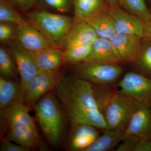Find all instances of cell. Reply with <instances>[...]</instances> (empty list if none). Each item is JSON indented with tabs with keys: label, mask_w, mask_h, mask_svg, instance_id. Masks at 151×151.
Wrapping results in <instances>:
<instances>
[{
	"label": "cell",
	"mask_w": 151,
	"mask_h": 151,
	"mask_svg": "<svg viewBox=\"0 0 151 151\" xmlns=\"http://www.w3.org/2000/svg\"><path fill=\"white\" fill-rule=\"evenodd\" d=\"M55 89L72 125L86 124L104 131L108 129L92 83L78 76H67Z\"/></svg>",
	"instance_id": "cell-1"
},
{
	"label": "cell",
	"mask_w": 151,
	"mask_h": 151,
	"mask_svg": "<svg viewBox=\"0 0 151 151\" xmlns=\"http://www.w3.org/2000/svg\"><path fill=\"white\" fill-rule=\"evenodd\" d=\"M94 89L108 129L126 131L132 116L141 104L117 92L103 93L102 90Z\"/></svg>",
	"instance_id": "cell-2"
},
{
	"label": "cell",
	"mask_w": 151,
	"mask_h": 151,
	"mask_svg": "<svg viewBox=\"0 0 151 151\" xmlns=\"http://www.w3.org/2000/svg\"><path fill=\"white\" fill-rule=\"evenodd\" d=\"M39 124L50 143L60 141L64 127L63 116L57 100L52 93L46 94L34 105Z\"/></svg>",
	"instance_id": "cell-3"
},
{
	"label": "cell",
	"mask_w": 151,
	"mask_h": 151,
	"mask_svg": "<svg viewBox=\"0 0 151 151\" xmlns=\"http://www.w3.org/2000/svg\"><path fill=\"white\" fill-rule=\"evenodd\" d=\"M29 17L34 24L57 47L62 44L74 21L68 16L44 11L33 12Z\"/></svg>",
	"instance_id": "cell-4"
},
{
	"label": "cell",
	"mask_w": 151,
	"mask_h": 151,
	"mask_svg": "<svg viewBox=\"0 0 151 151\" xmlns=\"http://www.w3.org/2000/svg\"><path fill=\"white\" fill-rule=\"evenodd\" d=\"M74 64L78 76L99 86L113 84L119 79L123 72V68L118 63L82 62Z\"/></svg>",
	"instance_id": "cell-5"
},
{
	"label": "cell",
	"mask_w": 151,
	"mask_h": 151,
	"mask_svg": "<svg viewBox=\"0 0 151 151\" xmlns=\"http://www.w3.org/2000/svg\"><path fill=\"white\" fill-rule=\"evenodd\" d=\"M117 88V93L129 96L141 105H151V79L144 74L127 72Z\"/></svg>",
	"instance_id": "cell-6"
},
{
	"label": "cell",
	"mask_w": 151,
	"mask_h": 151,
	"mask_svg": "<svg viewBox=\"0 0 151 151\" xmlns=\"http://www.w3.org/2000/svg\"><path fill=\"white\" fill-rule=\"evenodd\" d=\"M63 78L58 69L39 72L30 81L26 91L24 103L34 105L40 98L56 88Z\"/></svg>",
	"instance_id": "cell-7"
},
{
	"label": "cell",
	"mask_w": 151,
	"mask_h": 151,
	"mask_svg": "<svg viewBox=\"0 0 151 151\" xmlns=\"http://www.w3.org/2000/svg\"><path fill=\"white\" fill-rule=\"evenodd\" d=\"M10 50L20 76L21 87L24 96L30 81L39 71L32 53L22 46L18 40L11 44Z\"/></svg>",
	"instance_id": "cell-8"
},
{
	"label": "cell",
	"mask_w": 151,
	"mask_h": 151,
	"mask_svg": "<svg viewBox=\"0 0 151 151\" xmlns=\"http://www.w3.org/2000/svg\"><path fill=\"white\" fill-rule=\"evenodd\" d=\"M16 35L18 41L22 46L31 52L57 47L35 25L28 22L17 26Z\"/></svg>",
	"instance_id": "cell-9"
},
{
	"label": "cell",
	"mask_w": 151,
	"mask_h": 151,
	"mask_svg": "<svg viewBox=\"0 0 151 151\" xmlns=\"http://www.w3.org/2000/svg\"><path fill=\"white\" fill-rule=\"evenodd\" d=\"M108 10L113 18L116 33L144 37L145 22L142 19L119 7L109 6Z\"/></svg>",
	"instance_id": "cell-10"
},
{
	"label": "cell",
	"mask_w": 151,
	"mask_h": 151,
	"mask_svg": "<svg viewBox=\"0 0 151 151\" xmlns=\"http://www.w3.org/2000/svg\"><path fill=\"white\" fill-rule=\"evenodd\" d=\"M142 38L130 35H113L110 38L122 62L135 61L140 53L143 45Z\"/></svg>",
	"instance_id": "cell-11"
},
{
	"label": "cell",
	"mask_w": 151,
	"mask_h": 151,
	"mask_svg": "<svg viewBox=\"0 0 151 151\" xmlns=\"http://www.w3.org/2000/svg\"><path fill=\"white\" fill-rule=\"evenodd\" d=\"M98 37L85 21L75 19L61 45L65 49L81 45H92Z\"/></svg>",
	"instance_id": "cell-12"
},
{
	"label": "cell",
	"mask_w": 151,
	"mask_h": 151,
	"mask_svg": "<svg viewBox=\"0 0 151 151\" xmlns=\"http://www.w3.org/2000/svg\"><path fill=\"white\" fill-rule=\"evenodd\" d=\"M125 131L127 135L151 139V105H141L132 116Z\"/></svg>",
	"instance_id": "cell-13"
},
{
	"label": "cell",
	"mask_w": 151,
	"mask_h": 151,
	"mask_svg": "<svg viewBox=\"0 0 151 151\" xmlns=\"http://www.w3.org/2000/svg\"><path fill=\"white\" fill-rule=\"evenodd\" d=\"M83 62L119 64L122 61L110 39L98 37L92 45L90 54Z\"/></svg>",
	"instance_id": "cell-14"
},
{
	"label": "cell",
	"mask_w": 151,
	"mask_h": 151,
	"mask_svg": "<svg viewBox=\"0 0 151 151\" xmlns=\"http://www.w3.org/2000/svg\"><path fill=\"white\" fill-rule=\"evenodd\" d=\"M72 126L73 131L70 147L72 150L84 151L100 136L99 129L90 124H77Z\"/></svg>",
	"instance_id": "cell-15"
},
{
	"label": "cell",
	"mask_w": 151,
	"mask_h": 151,
	"mask_svg": "<svg viewBox=\"0 0 151 151\" xmlns=\"http://www.w3.org/2000/svg\"><path fill=\"white\" fill-rule=\"evenodd\" d=\"M1 110L9 129L21 127L36 128L34 119L30 116L28 107L23 103H17Z\"/></svg>",
	"instance_id": "cell-16"
},
{
	"label": "cell",
	"mask_w": 151,
	"mask_h": 151,
	"mask_svg": "<svg viewBox=\"0 0 151 151\" xmlns=\"http://www.w3.org/2000/svg\"><path fill=\"white\" fill-rule=\"evenodd\" d=\"M63 52L58 47H52L32 53L39 72L58 69L64 62Z\"/></svg>",
	"instance_id": "cell-17"
},
{
	"label": "cell",
	"mask_w": 151,
	"mask_h": 151,
	"mask_svg": "<svg viewBox=\"0 0 151 151\" xmlns=\"http://www.w3.org/2000/svg\"><path fill=\"white\" fill-rule=\"evenodd\" d=\"M24 98L20 84L3 76L0 77V107L1 110L17 103H24Z\"/></svg>",
	"instance_id": "cell-18"
},
{
	"label": "cell",
	"mask_w": 151,
	"mask_h": 151,
	"mask_svg": "<svg viewBox=\"0 0 151 151\" xmlns=\"http://www.w3.org/2000/svg\"><path fill=\"white\" fill-rule=\"evenodd\" d=\"M108 8L95 14L85 21L93 28L98 37L110 39L116 31L113 18Z\"/></svg>",
	"instance_id": "cell-19"
},
{
	"label": "cell",
	"mask_w": 151,
	"mask_h": 151,
	"mask_svg": "<svg viewBox=\"0 0 151 151\" xmlns=\"http://www.w3.org/2000/svg\"><path fill=\"white\" fill-rule=\"evenodd\" d=\"M72 1L75 19L86 21L109 7L104 0H72Z\"/></svg>",
	"instance_id": "cell-20"
},
{
	"label": "cell",
	"mask_w": 151,
	"mask_h": 151,
	"mask_svg": "<svg viewBox=\"0 0 151 151\" xmlns=\"http://www.w3.org/2000/svg\"><path fill=\"white\" fill-rule=\"evenodd\" d=\"M126 131L108 129L84 151H107L120 144L127 136Z\"/></svg>",
	"instance_id": "cell-21"
},
{
	"label": "cell",
	"mask_w": 151,
	"mask_h": 151,
	"mask_svg": "<svg viewBox=\"0 0 151 151\" xmlns=\"http://www.w3.org/2000/svg\"><path fill=\"white\" fill-rule=\"evenodd\" d=\"M7 137L10 140L29 148L35 147L39 142L36 129L29 127L11 128Z\"/></svg>",
	"instance_id": "cell-22"
},
{
	"label": "cell",
	"mask_w": 151,
	"mask_h": 151,
	"mask_svg": "<svg viewBox=\"0 0 151 151\" xmlns=\"http://www.w3.org/2000/svg\"><path fill=\"white\" fill-rule=\"evenodd\" d=\"M0 21L17 25V26L27 22L6 0H0Z\"/></svg>",
	"instance_id": "cell-23"
},
{
	"label": "cell",
	"mask_w": 151,
	"mask_h": 151,
	"mask_svg": "<svg viewBox=\"0 0 151 151\" xmlns=\"http://www.w3.org/2000/svg\"><path fill=\"white\" fill-rule=\"evenodd\" d=\"M92 50V45H81L65 49L63 52V61L76 64L82 62L88 57Z\"/></svg>",
	"instance_id": "cell-24"
},
{
	"label": "cell",
	"mask_w": 151,
	"mask_h": 151,
	"mask_svg": "<svg viewBox=\"0 0 151 151\" xmlns=\"http://www.w3.org/2000/svg\"><path fill=\"white\" fill-rule=\"evenodd\" d=\"M122 7L127 12L142 19L144 22L151 19V13L145 0H122Z\"/></svg>",
	"instance_id": "cell-25"
},
{
	"label": "cell",
	"mask_w": 151,
	"mask_h": 151,
	"mask_svg": "<svg viewBox=\"0 0 151 151\" xmlns=\"http://www.w3.org/2000/svg\"><path fill=\"white\" fill-rule=\"evenodd\" d=\"M11 53L5 47H0V72L4 78H12L14 75V66Z\"/></svg>",
	"instance_id": "cell-26"
},
{
	"label": "cell",
	"mask_w": 151,
	"mask_h": 151,
	"mask_svg": "<svg viewBox=\"0 0 151 151\" xmlns=\"http://www.w3.org/2000/svg\"><path fill=\"white\" fill-rule=\"evenodd\" d=\"M135 61L145 76H151V42L143 45L140 53Z\"/></svg>",
	"instance_id": "cell-27"
},
{
	"label": "cell",
	"mask_w": 151,
	"mask_h": 151,
	"mask_svg": "<svg viewBox=\"0 0 151 151\" xmlns=\"http://www.w3.org/2000/svg\"><path fill=\"white\" fill-rule=\"evenodd\" d=\"M44 4L52 9L60 13L69 12L71 9V0H42Z\"/></svg>",
	"instance_id": "cell-28"
},
{
	"label": "cell",
	"mask_w": 151,
	"mask_h": 151,
	"mask_svg": "<svg viewBox=\"0 0 151 151\" xmlns=\"http://www.w3.org/2000/svg\"><path fill=\"white\" fill-rule=\"evenodd\" d=\"M140 139L133 135H127L115 151H134Z\"/></svg>",
	"instance_id": "cell-29"
},
{
	"label": "cell",
	"mask_w": 151,
	"mask_h": 151,
	"mask_svg": "<svg viewBox=\"0 0 151 151\" xmlns=\"http://www.w3.org/2000/svg\"><path fill=\"white\" fill-rule=\"evenodd\" d=\"M0 150L1 151H28L29 148L20 145H15L11 142V140L5 139L1 142Z\"/></svg>",
	"instance_id": "cell-30"
},
{
	"label": "cell",
	"mask_w": 151,
	"mask_h": 151,
	"mask_svg": "<svg viewBox=\"0 0 151 151\" xmlns=\"http://www.w3.org/2000/svg\"><path fill=\"white\" fill-rule=\"evenodd\" d=\"M7 23L0 24V40L1 41L10 40L14 35V29L11 25Z\"/></svg>",
	"instance_id": "cell-31"
},
{
	"label": "cell",
	"mask_w": 151,
	"mask_h": 151,
	"mask_svg": "<svg viewBox=\"0 0 151 151\" xmlns=\"http://www.w3.org/2000/svg\"><path fill=\"white\" fill-rule=\"evenodd\" d=\"M12 1L19 9L27 12L34 5L36 0H12Z\"/></svg>",
	"instance_id": "cell-32"
},
{
	"label": "cell",
	"mask_w": 151,
	"mask_h": 151,
	"mask_svg": "<svg viewBox=\"0 0 151 151\" xmlns=\"http://www.w3.org/2000/svg\"><path fill=\"white\" fill-rule=\"evenodd\" d=\"M134 151H151V139H140Z\"/></svg>",
	"instance_id": "cell-33"
},
{
	"label": "cell",
	"mask_w": 151,
	"mask_h": 151,
	"mask_svg": "<svg viewBox=\"0 0 151 151\" xmlns=\"http://www.w3.org/2000/svg\"><path fill=\"white\" fill-rule=\"evenodd\" d=\"M148 40H151V19L145 22L144 37Z\"/></svg>",
	"instance_id": "cell-34"
},
{
	"label": "cell",
	"mask_w": 151,
	"mask_h": 151,
	"mask_svg": "<svg viewBox=\"0 0 151 151\" xmlns=\"http://www.w3.org/2000/svg\"><path fill=\"white\" fill-rule=\"evenodd\" d=\"M109 7H122V0H104Z\"/></svg>",
	"instance_id": "cell-35"
},
{
	"label": "cell",
	"mask_w": 151,
	"mask_h": 151,
	"mask_svg": "<svg viewBox=\"0 0 151 151\" xmlns=\"http://www.w3.org/2000/svg\"><path fill=\"white\" fill-rule=\"evenodd\" d=\"M149 1H151V0H148Z\"/></svg>",
	"instance_id": "cell-36"
}]
</instances>
